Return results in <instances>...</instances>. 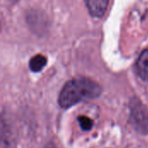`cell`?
I'll list each match as a JSON object with an SVG mask.
<instances>
[{"label": "cell", "instance_id": "obj_1", "mask_svg": "<svg viewBox=\"0 0 148 148\" xmlns=\"http://www.w3.org/2000/svg\"><path fill=\"white\" fill-rule=\"evenodd\" d=\"M101 91V86L92 79L86 78L74 79L63 86L58 102L62 108L67 109L82 100L98 98Z\"/></svg>", "mask_w": 148, "mask_h": 148}, {"label": "cell", "instance_id": "obj_2", "mask_svg": "<svg viewBox=\"0 0 148 148\" xmlns=\"http://www.w3.org/2000/svg\"><path fill=\"white\" fill-rule=\"evenodd\" d=\"M129 108L133 127L141 134H148V111L146 106L138 98H133Z\"/></svg>", "mask_w": 148, "mask_h": 148}, {"label": "cell", "instance_id": "obj_3", "mask_svg": "<svg viewBox=\"0 0 148 148\" xmlns=\"http://www.w3.org/2000/svg\"><path fill=\"white\" fill-rule=\"evenodd\" d=\"M1 147L2 148L16 147V136L10 124L2 118L1 123Z\"/></svg>", "mask_w": 148, "mask_h": 148}, {"label": "cell", "instance_id": "obj_4", "mask_svg": "<svg viewBox=\"0 0 148 148\" xmlns=\"http://www.w3.org/2000/svg\"><path fill=\"white\" fill-rule=\"evenodd\" d=\"M108 3L109 0H85L89 13L95 17H101L105 14Z\"/></svg>", "mask_w": 148, "mask_h": 148}, {"label": "cell", "instance_id": "obj_5", "mask_svg": "<svg viewBox=\"0 0 148 148\" xmlns=\"http://www.w3.org/2000/svg\"><path fill=\"white\" fill-rule=\"evenodd\" d=\"M136 71L141 79L148 82V48L140 55L136 62Z\"/></svg>", "mask_w": 148, "mask_h": 148}, {"label": "cell", "instance_id": "obj_6", "mask_svg": "<svg viewBox=\"0 0 148 148\" xmlns=\"http://www.w3.org/2000/svg\"><path fill=\"white\" fill-rule=\"evenodd\" d=\"M47 65V58L43 55L37 54L30 58L29 66V69L34 72H38L42 71Z\"/></svg>", "mask_w": 148, "mask_h": 148}, {"label": "cell", "instance_id": "obj_7", "mask_svg": "<svg viewBox=\"0 0 148 148\" xmlns=\"http://www.w3.org/2000/svg\"><path fill=\"white\" fill-rule=\"evenodd\" d=\"M77 120H78L80 126L82 127V130L89 131L92 129L93 125H94V121L90 118H88L87 116H79Z\"/></svg>", "mask_w": 148, "mask_h": 148}, {"label": "cell", "instance_id": "obj_8", "mask_svg": "<svg viewBox=\"0 0 148 148\" xmlns=\"http://www.w3.org/2000/svg\"><path fill=\"white\" fill-rule=\"evenodd\" d=\"M48 148H53V147H48Z\"/></svg>", "mask_w": 148, "mask_h": 148}]
</instances>
